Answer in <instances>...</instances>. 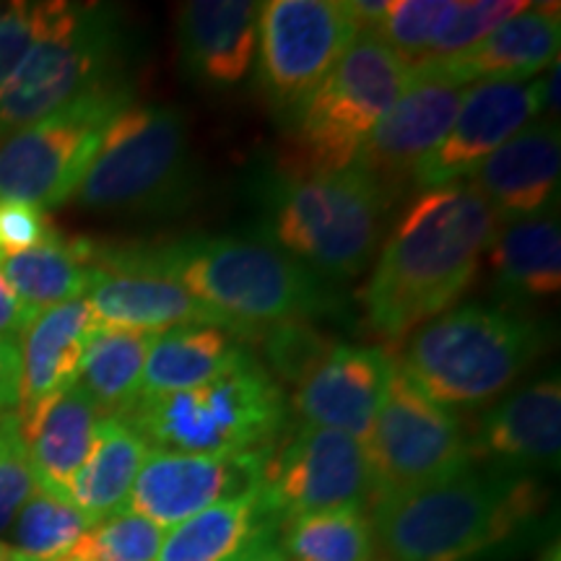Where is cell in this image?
I'll return each instance as SVG.
<instances>
[{"instance_id": "obj_1", "label": "cell", "mask_w": 561, "mask_h": 561, "mask_svg": "<svg viewBox=\"0 0 561 561\" xmlns=\"http://www.w3.org/2000/svg\"><path fill=\"white\" fill-rule=\"evenodd\" d=\"M500 224L466 180L419 193L385 237L364 289L371 331L396 341L450 310L479 276Z\"/></svg>"}, {"instance_id": "obj_2", "label": "cell", "mask_w": 561, "mask_h": 561, "mask_svg": "<svg viewBox=\"0 0 561 561\" xmlns=\"http://www.w3.org/2000/svg\"><path fill=\"white\" fill-rule=\"evenodd\" d=\"M123 261L172 278L229 333L307 320L335 305L325 278L263 237H187Z\"/></svg>"}, {"instance_id": "obj_3", "label": "cell", "mask_w": 561, "mask_h": 561, "mask_svg": "<svg viewBox=\"0 0 561 561\" xmlns=\"http://www.w3.org/2000/svg\"><path fill=\"white\" fill-rule=\"evenodd\" d=\"M541 502L530 476L473 468L380 496L369 504L375 561H473L523 528Z\"/></svg>"}, {"instance_id": "obj_4", "label": "cell", "mask_w": 561, "mask_h": 561, "mask_svg": "<svg viewBox=\"0 0 561 561\" xmlns=\"http://www.w3.org/2000/svg\"><path fill=\"white\" fill-rule=\"evenodd\" d=\"M263 240L325 280L354 278L382 240L390 198L362 167L273 174L263 187Z\"/></svg>"}, {"instance_id": "obj_5", "label": "cell", "mask_w": 561, "mask_h": 561, "mask_svg": "<svg viewBox=\"0 0 561 561\" xmlns=\"http://www.w3.org/2000/svg\"><path fill=\"white\" fill-rule=\"evenodd\" d=\"M543 348V328L528 314L462 305L416 328L396 362L424 396L455 411L494 401Z\"/></svg>"}, {"instance_id": "obj_6", "label": "cell", "mask_w": 561, "mask_h": 561, "mask_svg": "<svg viewBox=\"0 0 561 561\" xmlns=\"http://www.w3.org/2000/svg\"><path fill=\"white\" fill-rule=\"evenodd\" d=\"M123 419L157 450L240 455L271 450L284 430L286 403L278 382L242 351L210 382L138 398Z\"/></svg>"}, {"instance_id": "obj_7", "label": "cell", "mask_w": 561, "mask_h": 561, "mask_svg": "<svg viewBox=\"0 0 561 561\" xmlns=\"http://www.w3.org/2000/svg\"><path fill=\"white\" fill-rule=\"evenodd\" d=\"M411 83V66L371 34H359L325 81L299 107L294 153L280 172H339Z\"/></svg>"}, {"instance_id": "obj_8", "label": "cell", "mask_w": 561, "mask_h": 561, "mask_svg": "<svg viewBox=\"0 0 561 561\" xmlns=\"http://www.w3.org/2000/svg\"><path fill=\"white\" fill-rule=\"evenodd\" d=\"M193 157L174 107L128 104L102 133L73 198L87 208L161 214L191 198Z\"/></svg>"}, {"instance_id": "obj_9", "label": "cell", "mask_w": 561, "mask_h": 561, "mask_svg": "<svg viewBox=\"0 0 561 561\" xmlns=\"http://www.w3.org/2000/svg\"><path fill=\"white\" fill-rule=\"evenodd\" d=\"M121 55L115 11L58 3L34 47L0 89V140L89 91L107 87Z\"/></svg>"}, {"instance_id": "obj_10", "label": "cell", "mask_w": 561, "mask_h": 561, "mask_svg": "<svg viewBox=\"0 0 561 561\" xmlns=\"http://www.w3.org/2000/svg\"><path fill=\"white\" fill-rule=\"evenodd\" d=\"M362 447L371 476L369 504L380 496L453 479L473 462L471 439L455 411L424 396L396 356L388 388Z\"/></svg>"}, {"instance_id": "obj_11", "label": "cell", "mask_w": 561, "mask_h": 561, "mask_svg": "<svg viewBox=\"0 0 561 561\" xmlns=\"http://www.w3.org/2000/svg\"><path fill=\"white\" fill-rule=\"evenodd\" d=\"M128 104V91L107 83L5 136L0 140V198L42 210L73 198L104 128Z\"/></svg>"}, {"instance_id": "obj_12", "label": "cell", "mask_w": 561, "mask_h": 561, "mask_svg": "<svg viewBox=\"0 0 561 561\" xmlns=\"http://www.w3.org/2000/svg\"><path fill=\"white\" fill-rule=\"evenodd\" d=\"M362 30L341 0L263 3L257 79L278 110L299 112Z\"/></svg>"}, {"instance_id": "obj_13", "label": "cell", "mask_w": 561, "mask_h": 561, "mask_svg": "<svg viewBox=\"0 0 561 561\" xmlns=\"http://www.w3.org/2000/svg\"><path fill=\"white\" fill-rule=\"evenodd\" d=\"M261 496L278 525L312 512L367 507L369 462L362 442L335 430L301 424L263 462Z\"/></svg>"}, {"instance_id": "obj_14", "label": "cell", "mask_w": 561, "mask_h": 561, "mask_svg": "<svg viewBox=\"0 0 561 561\" xmlns=\"http://www.w3.org/2000/svg\"><path fill=\"white\" fill-rule=\"evenodd\" d=\"M543 112V76L533 81H479L466 87L458 115L437 149L413 172L424 191L468 180L500 146L538 121Z\"/></svg>"}, {"instance_id": "obj_15", "label": "cell", "mask_w": 561, "mask_h": 561, "mask_svg": "<svg viewBox=\"0 0 561 561\" xmlns=\"http://www.w3.org/2000/svg\"><path fill=\"white\" fill-rule=\"evenodd\" d=\"M265 455L268 450L240 455L149 450L125 512H136L164 530L174 528L214 504L261 486Z\"/></svg>"}, {"instance_id": "obj_16", "label": "cell", "mask_w": 561, "mask_h": 561, "mask_svg": "<svg viewBox=\"0 0 561 561\" xmlns=\"http://www.w3.org/2000/svg\"><path fill=\"white\" fill-rule=\"evenodd\" d=\"M462 91L439 81L413 79L388 115L364 140L354 164L362 167L382 193L392 201L403 191L405 180L447 136L458 115Z\"/></svg>"}, {"instance_id": "obj_17", "label": "cell", "mask_w": 561, "mask_h": 561, "mask_svg": "<svg viewBox=\"0 0 561 561\" xmlns=\"http://www.w3.org/2000/svg\"><path fill=\"white\" fill-rule=\"evenodd\" d=\"M559 3L528 5L502 21L489 37L453 58L426 60L411 68L413 79L466 89L479 81H533L559 60Z\"/></svg>"}, {"instance_id": "obj_18", "label": "cell", "mask_w": 561, "mask_h": 561, "mask_svg": "<svg viewBox=\"0 0 561 561\" xmlns=\"http://www.w3.org/2000/svg\"><path fill=\"white\" fill-rule=\"evenodd\" d=\"M390 367L392 356L377 346H333L297 385L294 411L305 424L343 432L364 445L388 388Z\"/></svg>"}, {"instance_id": "obj_19", "label": "cell", "mask_w": 561, "mask_h": 561, "mask_svg": "<svg viewBox=\"0 0 561 561\" xmlns=\"http://www.w3.org/2000/svg\"><path fill=\"white\" fill-rule=\"evenodd\" d=\"M473 460H489L494 471H557L561 455L559 375L515 390L483 413L471 439Z\"/></svg>"}, {"instance_id": "obj_20", "label": "cell", "mask_w": 561, "mask_h": 561, "mask_svg": "<svg viewBox=\"0 0 561 561\" xmlns=\"http://www.w3.org/2000/svg\"><path fill=\"white\" fill-rule=\"evenodd\" d=\"M96 265L100 276L83 297L94 325L149 335L182 325H219V320L172 278L138 268L115 255H100Z\"/></svg>"}, {"instance_id": "obj_21", "label": "cell", "mask_w": 561, "mask_h": 561, "mask_svg": "<svg viewBox=\"0 0 561 561\" xmlns=\"http://www.w3.org/2000/svg\"><path fill=\"white\" fill-rule=\"evenodd\" d=\"M559 172L557 123L536 121L500 146L466 182L504 224L530 219L557 206Z\"/></svg>"}, {"instance_id": "obj_22", "label": "cell", "mask_w": 561, "mask_h": 561, "mask_svg": "<svg viewBox=\"0 0 561 561\" xmlns=\"http://www.w3.org/2000/svg\"><path fill=\"white\" fill-rule=\"evenodd\" d=\"M16 411L34 483L70 504V486L91 450L102 411L79 382Z\"/></svg>"}, {"instance_id": "obj_23", "label": "cell", "mask_w": 561, "mask_h": 561, "mask_svg": "<svg viewBox=\"0 0 561 561\" xmlns=\"http://www.w3.org/2000/svg\"><path fill=\"white\" fill-rule=\"evenodd\" d=\"M263 3L191 0L180 9L182 66L206 87H234L248 79L257 55Z\"/></svg>"}, {"instance_id": "obj_24", "label": "cell", "mask_w": 561, "mask_h": 561, "mask_svg": "<svg viewBox=\"0 0 561 561\" xmlns=\"http://www.w3.org/2000/svg\"><path fill=\"white\" fill-rule=\"evenodd\" d=\"M278 530L257 486L174 525L161 541L157 561H250L273 546Z\"/></svg>"}, {"instance_id": "obj_25", "label": "cell", "mask_w": 561, "mask_h": 561, "mask_svg": "<svg viewBox=\"0 0 561 561\" xmlns=\"http://www.w3.org/2000/svg\"><path fill=\"white\" fill-rule=\"evenodd\" d=\"M94 318L87 299L39 310L19 339L21 351V401L37 403L79 380L83 351Z\"/></svg>"}, {"instance_id": "obj_26", "label": "cell", "mask_w": 561, "mask_h": 561, "mask_svg": "<svg viewBox=\"0 0 561 561\" xmlns=\"http://www.w3.org/2000/svg\"><path fill=\"white\" fill-rule=\"evenodd\" d=\"M494 286L512 299H551L561 289L559 216L504 221L489 244Z\"/></svg>"}, {"instance_id": "obj_27", "label": "cell", "mask_w": 561, "mask_h": 561, "mask_svg": "<svg viewBox=\"0 0 561 561\" xmlns=\"http://www.w3.org/2000/svg\"><path fill=\"white\" fill-rule=\"evenodd\" d=\"M149 450V442L123 416H102L87 460L70 486V504L91 525L121 515Z\"/></svg>"}, {"instance_id": "obj_28", "label": "cell", "mask_w": 561, "mask_h": 561, "mask_svg": "<svg viewBox=\"0 0 561 561\" xmlns=\"http://www.w3.org/2000/svg\"><path fill=\"white\" fill-rule=\"evenodd\" d=\"M242 351L231 333L219 325H182L151 335L140 398L201 388L229 369Z\"/></svg>"}, {"instance_id": "obj_29", "label": "cell", "mask_w": 561, "mask_h": 561, "mask_svg": "<svg viewBox=\"0 0 561 561\" xmlns=\"http://www.w3.org/2000/svg\"><path fill=\"white\" fill-rule=\"evenodd\" d=\"M96 257V248L89 240L53 237L50 242L3 257L0 273L24 305L47 310L87 297L100 276Z\"/></svg>"}, {"instance_id": "obj_30", "label": "cell", "mask_w": 561, "mask_h": 561, "mask_svg": "<svg viewBox=\"0 0 561 561\" xmlns=\"http://www.w3.org/2000/svg\"><path fill=\"white\" fill-rule=\"evenodd\" d=\"M151 335L94 325L83 351L79 382L102 416H123L140 398L146 351Z\"/></svg>"}, {"instance_id": "obj_31", "label": "cell", "mask_w": 561, "mask_h": 561, "mask_svg": "<svg viewBox=\"0 0 561 561\" xmlns=\"http://www.w3.org/2000/svg\"><path fill=\"white\" fill-rule=\"evenodd\" d=\"M289 561H375L371 520L362 507L312 512L280 525Z\"/></svg>"}, {"instance_id": "obj_32", "label": "cell", "mask_w": 561, "mask_h": 561, "mask_svg": "<svg viewBox=\"0 0 561 561\" xmlns=\"http://www.w3.org/2000/svg\"><path fill=\"white\" fill-rule=\"evenodd\" d=\"M91 523L73 504L37 489L13 523V553L26 561H62Z\"/></svg>"}, {"instance_id": "obj_33", "label": "cell", "mask_w": 561, "mask_h": 561, "mask_svg": "<svg viewBox=\"0 0 561 561\" xmlns=\"http://www.w3.org/2000/svg\"><path fill=\"white\" fill-rule=\"evenodd\" d=\"M450 3L453 0H388L380 24L364 34L380 39L413 68L430 58Z\"/></svg>"}, {"instance_id": "obj_34", "label": "cell", "mask_w": 561, "mask_h": 561, "mask_svg": "<svg viewBox=\"0 0 561 561\" xmlns=\"http://www.w3.org/2000/svg\"><path fill=\"white\" fill-rule=\"evenodd\" d=\"M164 528L136 512L91 525L62 561H157Z\"/></svg>"}, {"instance_id": "obj_35", "label": "cell", "mask_w": 561, "mask_h": 561, "mask_svg": "<svg viewBox=\"0 0 561 561\" xmlns=\"http://www.w3.org/2000/svg\"><path fill=\"white\" fill-rule=\"evenodd\" d=\"M528 5V0H468V3L453 0L450 13H447L439 37L426 60H442L466 53L468 47L479 45L483 37H489L502 21L525 11Z\"/></svg>"}, {"instance_id": "obj_36", "label": "cell", "mask_w": 561, "mask_h": 561, "mask_svg": "<svg viewBox=\"0 0 561 561\" xmlns=\"http://www.w3.org/2000/svg\"><path fill=\"white\" fill-rule=\"evenodd\" d=\"M37 491L19 432V411H0V536L16 523L21 507Z\"/></svg>"}, {"instance_id": "obj_37", "label": "cell", "mask_w": 561, "mask_h": 561, "mask_svg": "<svg viewBox=\"0 0 561 561\" xmlns=\"http://www.w3.org/2000/svg\"><path fill=\"white\" fill-rule=\"evenodd\" d=\"M58 0L47 3H26V0H9L0 3V89L11 79L13 70L21 66L34 42L50 24Z\"/></svg>"}, {"instance_id": "obj_38", "label": "cell", "mask_w": 561, "mask_h": 561, "mask_svg": "<svg viewBox=\"0 0 561 561\" xmlns=\"http://www.w3.org/2000/svg\"><path fill=\"white\" fill-rule=\"evenodd\" d=\"M331 348L333 346H328L325 339L307 320L280 322V325L271 328V333L265 335V354H268L273 369L286 382L294 385L305 380L325 359Z\"/></svg>"}, {"instance_id": "obj_39", "label": "cell", "mask_w": 561, "mask_h": 561, "mask_svg": "<svg viewBox=\"0 0 561 561\" xmlns=\"http://www.w3.org/2000/svg\"><path fill=\"white\" fill-rule=\"evenodd\" d=\"M55 234L45 210L30 203L0 198V261L50 242Z\"/></svg>"}, {"instance_id": "obj_40", "label": "cell", "mask_w": 561, "mask_h": 561, "mask_svg": "<svg viewBox=\"0 0 561 561\" xmlns=\"http://www.w3.org/2000/svg\"><path fill=\"white\" fill-rule=\"evenodd\" d=\"M37 312L39 310H34V307L19 299V294L11 289V284L0 273V339L19 343L21 335L30 328V322L37 318Z\"/></svg>"}, {"instance_id": "obj_41", "label": "cell", "mask_w": 561, "mask_h": 561, "mask_svg": "<svg viewBox=\"0 0 561 561\" xmlns=\"http://www.w3.org/2000/svg\"><path fill=\"white\" fill-rule=\"evenodd\" d=\"M21 401V351L16 341L0 339V411L16 409Z\"/></svg>"}, {"instance_id": "obj_42", "label": "cell", "mask_w": 561, "mask_h": 561, "mask_svg": "<svg viewBox=\"0 0 561 561\" xmlns=\"http://www.w3.org/2000/svg\"><path fill=\"white\" fill-rule=\"evenodd\" d=\"M250 561H289V559H286L284 553H280V549H276V546H268V549L257 551Z\"/></svg>"}, {"instance_id": "obj_43", "label": "cell", "mask_w": 561, "mask_h": 561, "mask_svg": "<svg viewBox=\"0 0 561 561\" xmlns=\"http://www.w3.org/2000/svg\"><path fill=\"white\" fill-rule=\"evenodd\" d=\"M0 561H11V549H5L3 543H0Z\"/></svg>"}, {"instance_id": "obj_44", "label": "cell", "mask_w": 561, "mask_h": 561, "mask_svg": "<svg viewBox=\"0 0 561 561\" xmlns=\"http://www.w3.org/2000/svg\"><path fill=\"white\" fill-rule=\"evenodd\" d=\"M11 561H26V559H21V557H16V553L11 551Z\"/></svg>"}]
</instances>
